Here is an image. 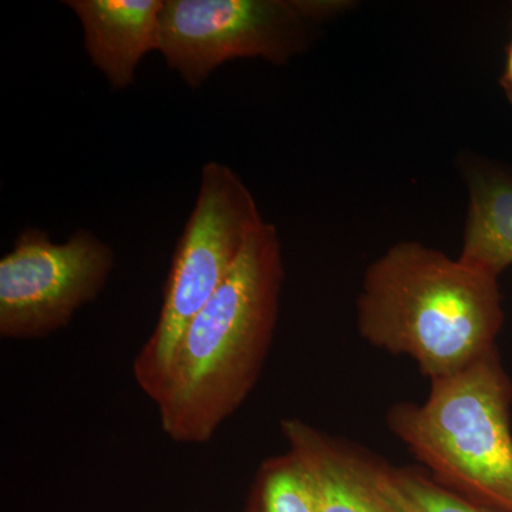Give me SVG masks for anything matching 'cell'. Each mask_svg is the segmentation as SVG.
<instances>
[{
  "label": "cell",
  "instance_id": "52a82bcc",
  "mask_svg": "<svg viewBox=\"0 0 512 512\" xmlns=\"http://www.w3.org/2000/svg\"><path fill=\"white\" fill-rule=\"evenodd\" d=\"M279 429L315 484L320 512H404L387 488L390 464L382 458L296 417Z\"/></svg>",
  "mask_w": 512,
  "mask_h": 512
},
{
  "label": "cell",
  "instance_id": "3957f363",
  "mask_svg": "<svg viewBox=\"0 0 512 512\" xmlns=\"http://www.w3.org/2000/svg\"><path fill=\"white\" fill-rule=\"evenodd\" d=\"M512 380L498 348L387 412L393 436L448 490L512 512Z\"/></svg>",
  "mask_w": 512,
  "mask_h": 512
},
{
  "label": "cell",
  "instance_id": "8992f818",
  "mask_svg": "<svg viewBox=\"0 0 512 512\" xmlns=\"http://www.w3.org/2000/svg\"><path fill=\"white\" fill-rule=\"evenodd\" d=\"M114 265L113 248L89 229L59 244L26 228L0 259V338L29 342L66 328L99 298Z\"/></svg>",
  "mask_w": 512,
  "mask_h": 512
},
{
  "label": "cell",
  "instance_id": "ba28073f",
  "mask_svg": "<svg viewBox=\"0 0 512 512\" xmlns=\"http://www.w3.org/2000/svg\"><path fill=\"white\" fill-rule=\"evenodd\" d=\"M165 0H66L83 26L84 50L114 90L133 86L138 64L160 52Z\"/></svg>",
  "mask_w": 512,
  "mask_h": 512
},
{
  "label": "cell",
  "instance_id": "9c48e42d",
  "mask_svg": "<svg viewBox=\"0 0 512 512\" xmlns=\"http://www.w3.org/2000/svg\"><path fill=\"white\" fill-rule=\"evenodd\" d=\"M463 173L468 212L458 258L500 279L512 266V170L470 158Z\"/></svg>",
  "mask_w": 512,
  "mask_h": 512
},
{
  "label": "cell",
  "instance_id": "30bf717a",
  "mask_svg": "<svg viewBox=\"0 0 512 512\" xmlns=\"http://www.w3.org/2000/svg\"><path fill=\"white\" fill-rule=\"evenodd\" d=\"M242 512H320L315 484L295 454L286 450L259 464Z\"/></svg>",
  "mask_w": 512,
  "mask_h": 512
},
{
  "label": "cell",
  "instance_id": "7c38bea8",
  "mask_svg": "<svg viewBox=\"0 0 512 512\" xmlns=\"http://www.w3.org/2000/svg\"><path fill=\"white\" fill-rule=\"evenodd\" d=\"M500 86L505 99H507L508 103L512 106V35L507 50H505L503 72H501L500 76Z\"/></svg>",
  "mask_w": 512,
  "mask_h": 512
},
{
  "label": "cell",
  "instance_id": "7a4b0ae2",
  "mask_svg": "<svg viewBox=\"0 0 512 512\" xmlns=\"http://www.w3.org/2000/svg\"><path fill=\"white\" fill-rule=\"evenodd\" d=\"M356 325L370 346L409 357L433 382L497 348L503 295L498 278L458 256L399 242L367 268Z\"/></svg>",
  "mask_w": 512,
  "mask_h": 512
},
{
  "label": "cell",
  "instance_id": "277c9868",
  "mask_svg": "<svg viewBox=\"0 0 512 512\" xmlns=\"http://www.w3.org/2000/svg\"><path fill=\"white\" fill-rule=\"evenodd\" d=\"M262 220L254 195L228 165L202 167L200 190L165 279L153 332L131 366L134 382L156 403L192 320L231 274Z\"/></svg>",
  "mask_w": 512,
  "mask_h": 512
},
{
  "label": "cell",
  "instance_id": "5b68a950",
  "mask_svg": "<svg viewBox=\"0 0 512 512\" xmlns=\"http://www.w3.org/2000/svg\"><path fill=\"white\" fill-rule=\"evenodd\" d=\"M352 8L350 0H165L160 53L187 86L201 89L229 60L291 62Z\"/></svg>",
  "mask_w": 512,
  "mask_h": 512
},
{
  "label": "cell",
  "instance_id": "8fae6325",
  "mask_svg": "<svg viewBox=\"0 0 512 512\" xmlns=\"http://www.w3.org/2000/svg\"><path fill=\"white\" fill-rule=\"evenodd\" d=\"M387 488L404 512H503L448 490L421 467L389 466Z\"/></svg>",
  "mask_w": 512,
  "mask_h": 512
},
{
  "label": "cell",
  "instance_id": "6da1fadb",
  "mask_svg": "<svg viewBox=\"0 0 512 512\" xmlns=\"http://www.w3.org/2000/svg\"><path fill=\"white\" fill-rule=\"evenodd\" d=\"M284 281L278 229L262 221L188 326L154 403L161 430L173 443H210L254 392L274 342Z\"/></svg>",
  "mask_w": 512,
  "mask_h": 512
}]
</instances>
